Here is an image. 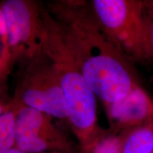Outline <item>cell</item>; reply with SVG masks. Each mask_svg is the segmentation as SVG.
Instances as JSON below:
<instances>
[{"mask_svg": "<svg viewBox=\"0 0 153 153\" xmlns=\"http://www.w3.org/2000/svg\"><path fill=\"white\" fill-rule=\"evenodd\" d=\"M50 10L63 43L103 104L120 100L140 86L133 62L107 36L90 3L61 1Z\"/></svg>", "mask_w": 153, "mask_h": 153, "instance_id": "6da1fadb", "label": "cell"}, {"mask_svg": "<svg viewBox=\"0 0 153 153\" xmlns=\"http://www.w3.org/2000/svg\"><path fill=\"white\" fill-rule=\"evenodd\" d=\"M43 53L52 62L65 99L68 120L82 150L104 133L99 128L97 97L71 53L63 43L52 19H46Z\"/></svg>", "mask_w": 153, "mask_h": 153, "instance_id": "7a4b0ae2", "label": "cell"}, {"mask_svg": "<svg viewBox=\"0 0 153 153\" xmlns=\"http://www.w3.org/2000/svg\"><path fill=\"white\" fill-rule=\"evenodd\" d=\"M90 6L107 36L130 60L147 62L144 1L93 0Z\"/></svg>", "mask_w": 153, "mask_h": 153, "instance_id": "3957f363", "label": "cell"}, {"mask_svg": "<svg viewBox=\"0 0 153 153\" xmlns=\"http://www.w3.org/2000/svg\"><path fill=\"white\" fill-rule=\"evenodd\" d=\"M27 62L20 77L15 104L34 108L53 118L68 119L64 94L52 62L43 52Z\"/></svg>", "mask_w": 153, "mask_h": 153, "instance_id": "277c9868", "label": "cell"}, {"mask_svg": "<svg viewBox=\"0 0 153 153\" xmlns=\"http://www.w3.org/2000/svg\"><path fill=\"white\" fill-rule=\"evenodd\" d=\"M0 8L7 28V45L27 61L43 52L45 36V11L29 0H7Z\"/></svg>", "mask_w": 153, "mask_h": 153, "instance_id": "5b68a950", "label": "cell"}, {"mask_svg": "<svg viewBox=\"0 0 153 153\" xmlns=\"http://www.w3.org/2000/svg\"><path fill=\"white\" fill-rule=\"evenodd\" d=\"M15 105L14 148L28 153H75L74 145L55 125L52 116L24 105Z\"/></svg>", "mask_w": 153, "mask_h": 153, "instance_id": "8992f818", "label": "cell"}, {"mask_svg": "<svg viewBox=\"0 0 153 153\" xmlns=\"http://www.w3.org/2000/svg\"><path fill=\"white\" fill-rule=\"evenodd\" d=\"M104 106L114 133H123L153 121V100L141 85L120 100Z\"/></svg>", "mask_w": 153, "mask_h": 153, "instance_id": "52a82bcc", "label": "cell"}, {"mask_svg": "<svg viewBox=\"0 0 153 153\" xmlns=\"http://www.w3.org/2000/svg\"><path fill=\"white\" fill-rule=\"evenodd\" d=\"M122 134L123 153H153V121Z\"/></svg>", "mask_w": 153, "mask_h": 153, "instance_id": "ba28073f", "label": "cell"}, {"mask_svg": "<svg viewBox=\"0 0 153 153\" xmlns=\"http://www.w3.org/2000/svg\"><path fill=\"white\" fill-rule=\"evenodd\" d=\"M123 134L104 132L85 150L84 153H123Z\"/></svg>", "mask_w": 153, "mask_h": 153, "instance_id": "9c48e42d", "label": "cell"}, {"mask_svg": "<svg viewBox=\"0 0 153 153\" xmlns=\"http://www.w3.org/2000/svg\"><path fill=\"white\" fill-rule=\"evenodd\" d=\"M15 115L7 111L0 116V153H8L15 147Z\"/></svg>", "mask_w": 153, "mask_h": 153, "instance_id": "30bf717a", "label": "cell"}, {"mask_svg": "<svg viewBox=\"0 0 153 153\" xmlns=\"http://www.w3.org/2000/svg\"><path fill=\"white\" fill-rule=\"evenodd\" d=\"M144 19L145 44L147 62L153 64V9L147 7L145 4Z\"/></svg>", "mask_w": 153, "mask_h": 153, "instance_id": "8fae6325", "label": "cell"}, {"mask_svg": "<svg viewBox=\"0 0 153 153\" xmlns=\"http://www.w3.org/2000/svg\"><path fill=\"white\" fill-rule=\"evenodd\" d=\"M0 36H3L4 38H7V24L1 8H0Z\"/></svg>", "mask_w": 153, "mask_h": 153, "instance_id": "7c38bea8", "label": "cell"}, {"mask_svg": "<svg viewBox=\"0 0 153 153\" xmlns=\"http://www.w3.org/2000/svg\"><path fill=\"white\" fill-rule=\"evenodd\" d=\"M8 153H28V152H23V151H21L18 150V149L16 148H12L11 150L9 151ZM42 153H61V152H42Z\"/></svg>", "mask_w": 153, "mask_h": 153, "instance_id": "4fadbf2b", "label": "cell"}, {"mask_svg": "<svg viewBox=\"0 0 153 153\" xmlns=\"http://www.w3.org/2000/svg\"><path fill=\"white\" fill-rule=\"evenodd\" d=\"M145 5L149 8L153 9V0H149V1H144Z\"/></svg>", "mask_w": 153, "mask_h": 153, "instance_id": "5bb4252c", "label": "cell"}, {"mask_svg": "<svg viewBox=\"0 0 153 153\" xmlns=\"http://www.w3.org/2000/svg\"><path fill=\"white\" fill-rule=\"evenodd\" d=\"M4 112H5V111H4ZM4 112H3V108H2V106H1V105H0V116H1V115H2Z\"/></svg>", "mask_w": 153, "mask_h": 153, "instance_id": "9a60e30c", "label": "cell"}]
</instances>
